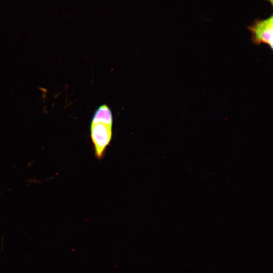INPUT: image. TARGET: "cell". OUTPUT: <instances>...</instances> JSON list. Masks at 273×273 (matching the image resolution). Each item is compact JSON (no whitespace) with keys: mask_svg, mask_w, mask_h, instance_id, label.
I'll return each mask as SVG.
<instances>
[{"mask_svg":"<svg viewBox=\"0 0 273 273\" xmlns=\"http://www.w3.org/2000/svg\"><path fill=\"white\" fill-rule=\"evenodd\" d=\"M113 115L109 107L104 104L96 110L93 116L91 123H102L113 125Z\"/></svg>","mask_w":273,"mask_h":273,"instance_id":"3","label":"cell"},{"mask_svg":"<svg viewBox=\"0 0 273 273\" xmlns=\"http://www.w3.org/2000/svg\"><path fill=\"white\" fill-rule=\"evenodd\" d=\"M265 1L269 2L270 3L271 5L272 6V0H265Z\"/></svg>","mask_w":273,"mask_h":273,"instance_id":"4","label":"cell"},{"mask_svg":"<svg viewBox=\"0 0 273 273\" xmlns=\"http://www.w3.org/2000/svg\"><path fill=\"white\" fill-rule=\"evenodd\" d=\"M248 29L251 33V40L256 45L265 44L272 49L273 17L271 15L265 19H256Z\"/></svg>","mask_w":273,"mask_h":273,"instance_id":"2","label":"cell"},{"mask_svg":"<svg viewBox=\"0 0 273 273\" xmlns=\"http://www.w3.org/2000/svg\"><path fill=\"white\" fill-rule=\"evenodd\" d=\"M113 125L102 123H90V133L95 155L101 160L105 155L112 139Z\"/></svg>","mask_w":273,"mask_h":273,"instance_id":"1","label":"cell"}]
</instances>
